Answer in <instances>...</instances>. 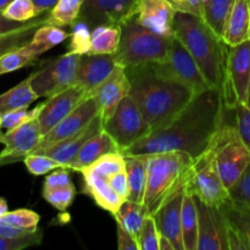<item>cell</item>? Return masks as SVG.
I'll return each mask as SVG.
<instances>
[{
	"label": "cell",
	"mask_w": 250,
	"mask_h": 250,
	"mask_svg": "<svg viewBox=\"0 0 250 250\" xmlns=\"http://www.w3.org/2000/svg\"><path fill=\"white\" fill-rule=\"evenodd\" d=\"M221 88L209 87L195 93L182 112L164 128L153 131L124 155H148L165 151H185L193 159L209 149L217 131L226 124L227 111Z\"/></svg>",
	"instance_id": "cell-1"
},
{
	"label": "cell",
	"mask_w": 250,
	"mask_h": 250,
	"mask_svg": "<svg viewBox=\"0 0 250 250\" xmlns=\"http://www.w3.org/2000/svg\"><path fill=\"white\" fill-rule=\"evenodd\" d=\"M126 72L129 95L153 131L168 126L195 95L192 88L156 75L150 63L127 67Z\"/></svg>",
	"instance_id": "cell-2"
},
{
	"label": "cell",
	"mask_w": 250,
	"mask_h": 250,
	"mask_svg": "<svg viewBox=\"0 0 250 250\" xmlns=\"http://www.w3.org/2000/svg\"><path fill=\"white\" fill-rule=\"evenodd\" d=\"M175 37L194 59L210 87H224L229 45L202 17L176 12Z\"/></svg>",
	"instance_id": "cell-3"
},
{
	"label": "cell",
	"mask_w": 250,
	"mask_h": 250,
	"mask_svg": "<svg viewBox=\"0 0 250 250\" xmlns=\"http://www.w3.org/2000/svg\"><path fill=\"white\" fill-rule=\"evenodd\" d=\"M146 156V195L143 204L154 215L164 204L186 188L194 159L185 151H165Z\"/></svg>",
	"instance_id": "cell-4"
},
{
	"label": "cell",
	"mask_w": 250,
	"mask_h": 250,
	"mask_svg": "<svg viewBox=\"0 0 250 250\" xmlns=\"http://www.w3.org/2000/svg\"><path fill=\"white\" fill-rule=\"evenodd\" d=\"M172 38L154 33L134 16L121 26V42L114 54L115 60L125 68L161 61L167 56Z\"/></svg>",
	"instance_id": "cell-5"
},
{
	"label": "cell",
	"mask_w": 250,
	"mask_h": 250,
	"mask_svg": "<svg viewBox=\"0 0 250 250\" xmlns=\"http://www.w3.org/2000/svg\"><path fill=\"white\" fill-rule=\"evenodd\" d=\"M209 149L215 167L227 189H231L250 164V150L239 137L234 125L226 124L217 131Z\"/></svg>",
	"instance_id": "cell-6"
},
{
	"label": "cell",
	"mask_w": 250,
	"mask_h": 250,
	"mask_svg": "<svg viewBox=\"0 0 250 250\" xmlns=\"http://www.w3.org/2000/svg\"><path fill=\"white\" fill-rule=\"evenodd\" d=\"M150 66L158 76L182 83L192 88L194 93H199L210 87L189 51L176 37L171 39L167 56L164 60L150 63Z\"/></svg>",
	"instance_id": "cell-7"
},
{
	"label": "cell",
	"mask_w": 250,
	"mask_h": 250,
	"mask_svg": "<svg viewBox=\"0 0 250 250\" xmlns=\"http://www.w3.org/2000/svg\"><path fill=\"white\" fill-rule=\"evenodd\" d=\"M103 125L105 131L116 142L121 153L153 132L129 94L120 102L111 117Z\"/></svg>",
	"instance_id": "cell-8"
},
{
	"label": "cell",
	"mask_w": 250,
	"mask_h": 250,
	"mask_svg": "<svg viewBox=\"0 0 250 250\" xmlns=\"http://www.w3.org/2000/svg\"><path fill=\"white\" fill-rule=\"evenodd\" d=\"M185 192L195 195L211 207L220 208L229 200V192L215 167L210 149L194 159Z\"/></svg>",
	"instance_id": "cell-9"
},
{
	"label": "cell",
	"mask_w": 250,
	"mask_h": 250,
	"mask_svg": "<svg viewBox=\"0 0 250 250\" xmlns=\"http://www.w3.org/2000/svg\"><path fill=\"white\" fill-rule=\"evenodd\" d=\"M222 94L229 110L238 103L250 105V39L229 46Z\"/></svg>",
	"instance_id": "cell-10"
},
{
	"label": "cell",
	"mask_w": 250,
	"mask_h": 250,
	"mask_svg": "<svg viewBox=\"0 0 250 250\" xmlns=\"http://www.w3.org/2000/svg\"><path fill=\"white\" fill-rule=\"evenodd\" d=\"M81 55L66 53L44 62L32 75V87L39 98H49L76 84Z\"/></svg>",
	"instance_id": "cell-11"
},
{
	"label": "cell",
	"mask_w": 250,
	"mask_h": 250,
	"mask_svg": "<svg viewBox=\"0 0 250 250\" xmlns=\"http://www.w3.org/2000/svg\"><path fill=\"white\" fill-rule=\"evenodd\" d=\"M141 0H84L78 19L90 28L99 24L122 26L134 17Z\"/></svg>",
	"instance_id": "cell-12"
},
{
	"label": "cell",
	"mask_w": 250,
	"mask_h": 250,
	"mask_svg": "<svg viewBox=\"0 0 250 250\" xmlns=\"http://www.w3.org/2000/svg\"><path fill=\"white\" fill-rule=\"evenodd\" d=\"M193 197L198 209L197 250H229L227 220L222 208L211 207L195 195Z\"/></svg>",
	"instance_id": "cell-13"
},
{
	"label": "cell",
	"mask_w": 250,
	"mask_h": 250,
	"mask_svg": "<svg viewBox=\"0 0 250 250\" xmlns=\"http://www.w3.org/2000/svg\"><path fill=\"white\" fill-rule=\"evenodd\" d=\"M42 138L43 134L37 119L0 134V143L5 146L0 151V166L23 161L41 143Z\"/></svg>",
	"instance_id": "cell-14"
},
{
	"label": "cell",
	"mask_w": 250,
	"mask_h": 250,
	"mask_svg": "<svg viewBox=\"0 0 250 250\" xmlns=\"http://www.w3.org/2000/svg\"><path fill=\"white\" fill-rule=\"evenodd\" d=\"M98 116H100V106L94 95H90V97L85 98L71 114L61 120L51 131L43 136L41 143L37 146L33 151L53 146V144L82 131Z\"/></svg>",
	"instance_id": "cell-15"
},
{
	"label": "cell",
	"mask_w": 250,
	"mask_h": 250,
	"mask_svg": "<svg viewBox=\"0 0 250 250\" xmlns=\"http://www.w3.org/2000/svg\"><path fill=\"white\" fill-rule=\"evenodd\" d=\"M88 97L90 95L87 90L78 84L72 85L53 97H49L48 100L43 103V109L37 119L42 134L45 136Z\"/></svg>",
	"instance_id": "cell-16"
},
{
	"label": "cell",
	"mask_w": 250,
	"mask_h": 250,
	"mask_svg": "<svg viewBox=\"0 0 250 250\" xmlns=\"http://www.w3.org/2000/svg\"><path fill=\"white\" fill-rule=\"evenodd\" d=\"M131 90V82L127 76L126 68L121 65H116L111 75L93 92L98 104L100 106V117L103 122L111 117L120 102Z\"/></svg>",
	"instance_id": "cell-17"
},
{
	"label": "cell",
	"mask_w": 250,
	"mask_h": 250,
	"mask_svg": "<svg viewBox=\"0 0 250 250\" xmlns=\"http://www.w3.org/2000/svg\"><path fill=\"white\" fill-rule=\"evenodd\" d=\"M176 10L168 0H141L137 11V21L159 36L175 37Z\"/></svg>",
	"instance_id": "cell-18"
},
{
	"label": "cell",
	"mask_w": 250,
	"mask_h": 250,
	"mask_svg": "<svg viewBox=\"0 0 250 250\" xmlns=\"http://www.w3.org/2000/svg\"><path fill=\"white\" fill-rule=\"evenodd\" d=\"M114 54H92L81 55L76 76V84L87 90L89 95L111 75L116 67Z\"/></svg>",
	"instance_id": "cell-19"
},
{
	"label": "cell",
	"mask_w": 250,
	"mask_h": 250,
	"mask_svg": "<svg viewBox=\"0 0 250 250\" xmlns=\"http://www.w3.org/2000/svg\"><path fill=\"white\" fill-rule=\"evenodd\" d=\"M104 128V125H103L102 117L98 116L85 127L82 131L77 132V133L72 134V136L67 137V138L62 139V141L58 142V143L53 144V146H49L46 148L39 149V150L33 151L31 154H43V155H48L50 158H53L54 160L58 161L61 166L63 167H67L70 165L71 161L75 159V156L77 155V153L80 151V149L82 148L83 144L93 137L94 134H97L98 132H100Z\"/></svg>",
	"instance_id": "cell-20"
},
{
	"label": "cell",
	"mask_w": 250,
	"mask_h": 250,
	"mask_svg": "<svg viewBox=\"0 0 250 250\" xmlns=\"http://www.w3.org/2000/svg\"><path fill=\"white\" fill-rule=\"evenodd\" d=\"M183 197L185 190L176 194L153 215L160 236L166 237L173 244L175 250H185L182 236Z\"/></svg>",
	"instance_id": "cell-21"
},
{
	"label": "cell",
	"mask_w": 250,
	"mask_h": 250,
	"mask_svg": "<svg viewBox=\"0 0 250 250\" xmlns=\"http://www.w3.org/2000/svg\"><path fill=\"white\" fill-rule=\"evenodd\" d=\"M221 208L227 220L229 250H250V208L234 203L231 198Z\"/></svg>",
	"instance_id": "cell-22"
},
{
	"label": "cell",
	"mask_w": 250,
	"mask_h": 250,
	"mask_svg": "<svg viewBox=\"0 0 250 250\" xmlns=\"http://www.w3.org/2000/svg\"><path fill=\"white\" fill-rule=\"evenodd\" d=\"M114 151H120L119 146H117L116 142L112 139V137L103 128L102 131L90 137L83 144V146L80 149L75 159L71 161L67 168H70L71 171L82 172L83 170L92 166L98 159L104 156L105 154L114 153Z\"/></svg>",
	"instance_id": "cell-23"
},
{
	"label": "cell",
	"mask_w": 250,
	"mask_h": 250,
	"mask_svg": "<svg viewBox=\"0 0 250 250\" xmlns=\"http://www.w3.org/2000/svg\"><path fill=\"white\" fill-rule=\"evenodd\" d=\"M82 175L83 193L89 195L98 207L106 210L112 215L116 214L125 200L112 189L106 178L88 170L82 171Z\"/></svg>",
	"instance_id": "cell-24"
},
{
	"label": "cell",
	"mask_w": 250,
	"mask_h": 250,
	"mask_svg": "<svg viewBox=\"0 0 250 250\" xmlns=\"http://www.w3.org/2000/svg\"><path fill=\"white\" fill-rule=\"evenodd\" d=\"M227 45L234 46L250 39V0H234L224 32Z\"/></svg>",
	"instance_id": "cell-25"
},
{
	"label": "cell",
	"mask_w": 250,
	"mask_h": 250,
	"mask_svg": "<svg viewBox=\"0 0 250 250\" xmlns=\"http://www.w3.org/2000/svg\"><path fill=\"white\" fill-rule=\"evenodd\" d=\"M126 173L128 180V199L134 203L143 204L146 195L148 170H146V155H125Z\"/></svg>",
	"instance_id": "cell-26"
},
{
	"label": "cell",
	"mask_w": 250,
	"mask_h": 250,
	"mask_svg": "<svg viewBox=\"0 0 250 250\" xmlns=\"http://www.w3.org/2000/svg\"><path fill=\"white\" fill-rule=\"evenodd\" d=\"M38 98L32 87V75H29L14 88L0 94V115L12 110L28 107Z\"/></svg>",
	"instance_id": "cell-27"
},
{
	"label": "cell",
	"mask_w": 250,
	"mask_h": 250,
	"mask_svg": "<svg viewBox=\"0 0 250 250\" xmlns=\"http://www.w3.org/2000/svg\"><path fill=\"white\" fill-rule=\"evenodd\" d=\"M149 212L144 204L131 202V200H125L114 216L116 219L117 225L126 229L127 232H129L138 241L142 227H143L144 221H146Z\"/></svg>",
	"instance_id": "cell-28"
},
{
	"label": "cell",
	"mask_w": 250,
	"mask_h": 250,
	"mask_svg": "<svg viewBox=\"0 0 250 250\" xmlns=\"http://www.w3.org/2000/svg\"><path fill=\"white\" fill-rule=\"evenodd\" d=\"M121 42V26L99 24L92 29V54H115Z\"/></svg>",
	"instance_id": "cell-29"
},
{
	"label": "cell",
	"mask_w": 250,
	"mask_h": 250,
	"mask_svg": "<svg viewBox=\"0 0 250 250\" xmlns=\"http://www.w3.org/2000/svg\"><path fill=\"white\" fill-rule=\"evenodd\" d=\"M182 236L185 250H197L198 209L194 197L186 192L182 202Z\"/></svg>",
	"instance_id": "cell-30"
},
{
	"label": "cell",
	"mask_w": 250,
	"mask_h": 250,
	"mask_svg": "<svg viewBox=\"0 0 250 250\" xmlns=\"http://www.w3.org/2000/svg\"><path fill=\"white\" fill-rule=\"evenodd\" d=\"M233 4L234 0H203V20L220 37H224Z\"/></svg>",
	"instance_id": "cell-31"
},
{
	"label": "cell",
	"mask_w": 250,
	"mask_h": 250,
	"mask_svg": "<svg viewBox=\"0 0 250 250\" xmlns=\"http://www.w3.org/2000/svg\"><path fill=\"white\" fill-rule=\"evenodd\" d=\"M48 15L49 12H45V14L31 20L29 23L26 27H23V28L11 32V33L4 34V36H0V56L2 54L7 53V51L12 50V49L20 48V46H23L26 44H28L31 42L32 37H33L34 32L39 27L46 23Z\"/></svg>",
	"instance_id": "cell-32"
},
{
	"label": "cell",
	"mask_w": 250,
	"mask_h": 250,
	"mask_svg": "<svg viewBox=\"0 0 250 250\" xmlns=\"http://www.w3.org/2000/svg\"><path fill=\"white\" fill-rule=\"evenodd\" d=\"M68 37H70V34L63 31L61 27L45 23L34 32L33 37L28 44L38 55H42L58 44L62 43Z\"/></svg>",
	"instance_id": "cell-33"
},
{
	"label": "cell",
	"mask_w": 250,
	"mask_h": 250,
	"mask_svg": "<svg viewBox=\"0 0 250 250\" xmlns=\"http://www.w3.org/2000/svg\"><path fill=\"white\" fill-rule=\"evenodd\" d=\"M38 56L29 44L2 54L0 56V76L32 65Z\"/></svg>",
	"instance_id": "cell-34"
},
{
	"label": "cell",
	"mask_w": 250,
	"mask_h": 250,
	"mask_svg": "<svg viewBox=\"0 0 250 250\" xmlns=\"http://www.w3.org/2000/svg\"><path fill=\"white\" fill-rule=\"evenodd\" d=\"M84 0H59L58 4L49 11L46 24L58 27H71L78 19Z\"/></svg>",
	"instance_id": "cell-35"
},
{
	"label": "cell",
	"mask_w": 250,
	"mask_h": 250,
	"mask_svg": "<svg viewBox=\"0 0 250 250\" xmlns=\"http://www.w3.org/2000/svg\"><path fill=\"white\" fill-rule=\"evenodd\" d=\"M87 22L77 19L71 26L70 43H68V53L84 55L90 51V39L92 31Z\"/></svg>",
	"instance_id": "cell-36"
},
{
	"label": "cell",
	"mask_w": 250,
	"mask_h": 250,
	"mask_svg": "<svg viewBox=\"0 0 250 250\" xmlns=\"http://www.w3.org/2000/svg\"><path fill=\"white\" fill-rule=\"evenodd\" d=\"M85 170L97 173V175L102 176L104 178H109L110 176L115 175V173H119L121 171L126 170L125 155L121 151H114V153L105 154L104 156L98 159L92 166H89Z\"/></svg>",
	"instance_id": "cell-37"
},
{
	"label": "cell",
	"mask_w": 250,
	"mask_h": 250,
	"mask_svg": "<svg viewBox=\"0 0 250 250\" xmlns=\"http://www.w3.org/2000/svg\"><path fill=\"white\" fill-rule=\"evenodd\" d=\"M42 109H43V103L32 110H28V107H23V109L12 110V111L1 114L0 115V125H1V128H5L9 131V129H14L16 127L21 126V125L26 124V122L33 121V120L38 119Z\"/></svg>",
	"instance_id": "cell-38"
},
{
	"label": "cell",
	"mask_w": 250,
	"mask_h": 250,
	"mask_svg": "<svg viewBox=\"0 0 250 250\" xmlns=\"http://www.w3.org/2000/svg\"><path fill=\"white\" fill-rule=\"evenodd\" d=\"M39 220H41V216L33 210L17 209L14 211H7L0 219V224L24 229H38Z\"/></svg>",
	"instance_id": "cell-39"
},
{
	"label": "cell",
	"mask_w": 250,
	"mask_h": 250,
	"mask_svg": "<svg viewBox=\"0 0 250 250\" xmlns=\"http://www.w3.org/2000/svg\"><path fill=\"white\" fill-rule=\"evenodd\" d=\"M2 14L7 19L19 22H28L43 15L39 12V10L37 9L32 0H14L2 11Z\"/></svg>",
	"instance_id": "cell-40"
},
{
	"label": "cell",
	"mask_w": 250,
	"mask_h": 250,
	"mask_svg": "<svg viewBox=\"0 0 250 250\" xmlns=\"http://www.w3.org/2000/svg\"><path fill=\"white\" fill-rule=\"evenodd\" d=\"M76 195V188L73 183L68 186L58 188H49V189H43V198L53 205L55 209L60 211H65L67 208L72 204Z\"/></svg>",
	"instance_id": "cell-41"
},
{
	"label": "cell",
	"mask_w": 250,
	"mask_h": 250,
	"mask_svg": "<svg viewBox=\"0 0 250 250\" xmlns=\"http://www.w3.org/2000/svg\"><path fill=\"white\" fill-rule=\"evenodd\" d=\"M23 163L29 173L34 176L46 175L55 168L61 167L58 161L54 160L50 156L43 155V154H29L26 156Z\"/></svg>",
	"instance_id": "cell-42"
},
{
	"label": "cell",
	"mask_w": 250,
	"mask_h": 250,
	"mask_svg": "<svg viewBox=\"0 0 250 250\" xmlns=\"http://www.w3.org/2000/svg\"><path fill=\"white\" fill-rule=\"evenodd\" d=\"M160 233L153 215H148L138 237L139 250H159Z\"/></svg>",
	"instance_id": "cell-43"
},
{
	"label": "cell",
	"mask_w": 250,
	"mask_h": 250,
	"mask_svg": "<svg viewBox=\"0 0 250 250\" xmlns=\"http://www.w3.org/2000/svg\"><path fill=\"white\" fill-rule=\"evenodd\" d=\"M233 111L234 117H236L234 126H236L237 132L250 150V105L238 103L233 107Z\"/></svg>",
	"instance_id": "cell-44"
},
{
	"label": "cell",
	"mask_w": 250,
	"mask_h": 250,
	"mask_svg": "<svg viewBox=\"0 0 250 250\" xmlns=\"http://www.w3.org/2000/svg\"><path fill=\"white\" fill-rule=\"evenodd\" d=\"M229 192V198L234 203L250 208V164Z\"/></svg>",
	"instance_id": "cell-45"
},
{
	"label": "cell",
	"mask_w": 250,
	"mask_h": 250,
	"mask_svg": "<svg viewBox=\"0 0 250 250\" xmlns=\"http://www.w3.org/2000/svg\"><path fill=\"white\" fill-rule=\"evenodd\" d=\"M43 238V231L37 229L34 233L20 239H7L0 236V250H21L39 246Z\"/></svg>",
	"instance_id": "cell-46"
},
{
	"label": "cell",
	"mask_w": 250,
	"mask_h": 250,
	"mask_svg": "<svg viewBox=\"0 0 250 250\" xmlns=\"http://www.w3.org/2000/svg\"><path fill=\"white\" fill-rule=\"evenodd\" d=\"M70 171H71L70 168L63 167V166L51 171V172L45 177L43 189L63 187V186L71 185L72 182H71Z\"/></svg>",
	"instance_id": "cell-47"
},
{
	"label": "cell",
	"mask_w": 250,
	"mask_h": 250,
	"mask_svg": "<svg viewBox=\"0 0 250 250\" xmlns=\"http://www.w3.org/2000/svg\"><path fill=\"white\" fill-rule=\"evenodd\" d=\"M176 12L195 15L203 19V0H168Z\"/></svg>",
	"instance_id": "cell-48"
},
{
	"label": "cell",
	"mask_w": 250,
	"mask_h": 250,
	"mask_svg": "<svg viewBox=\"0 0 250 250\" xmlns=\"http://www.w3.org/2000/svg\"><path fill=\"white\" fill-rule=\"evenodd\" d=\"M107 182L110 183V186L112 187V189L120 195L124 200L128 199L129 189H128V180H127V173L126 170L121 171L119 173H115V175L110 176L109 178H106Z\"/></svg>",
	"instance_id": "cell-49"
},
{
	"label": "cell",
	"mask_w": 250,
	"mask_h": 250,
	"mask_svg": "<svg viewBox=\"0 0 250 250\" xmlns=\"http://www.w3.org/2000/svg\"><path fill=\"white\" fill-rule=\"evenodd\" d=\"M117 248L119 250H139V244L137 238H134L129 232L117 225Z\"/></svg>",
	"instance_id": "cell-50"
},
{
	"label": "cell",
	"mask_w": 250,
	"mask_h": 250,
	"mask_svg": "<svg viewBox=\"0 0 250 250\" xmlns=\"http://www.w3.org/2000/svg\"><path fill=\"white\" fill-rule=\"evenodd\" d=\"M37 229H19V227L9 226V225L0 224V236L7 239H20L23 237L29 236V234L34 233Z\"/></svg>",
	"instance_id": "cell-51"
},
{
	"label": "cell",
	"mask_w": 250,
	"mask_h": 250,
	"mask_svg": "<svg viewBox=\"0 0 250 250\" xmlns=\"http://www.w3.org/2000/svg\"><path fill=\"white\" fill-rule=\"evenodd\" d=\"M28 22H19L14 21V20H10L5 16L2 12H0V36H4V34L11 33V32L19 31V29L26 27Z\"/></svg>",
	"instance_id": "cell-52"
},
{
	"label": "cell",
	"mask_w": 250,
	"mask_h": 250,
	"mask_svg": "<svg viewBox=\"0 0 250 250\" xmlns=\"http://www.w3.org/2000/svg\"><path fill=\"white\" fill-rule=\"evenodd\" d=\"M32 1L41 14H45V12L51 11L54 9L59 0H32Z\"/></svg>",
	"instance_id": "cell-53"
},
{
	"label": "cell",
	"mask_w": 250,
	"mask_h": 250,
	"mask_svg": "<svg viewBox=\"0 0 250 250\" xmlns=\"http://www.w3.org/2000/svg\"><path fill=\"white\" fill-rule=\"evenodd\" d=\"M159 250H175L173 244L168 241L166 237L160 236V242H159Z\"/></svg>",
	"instance_id": "cell-54"
},
{
	"label": "cell",
	"mask_w": 250,
	"mask_h": 250,
	"mask_svg": "<svg viewBox=\"0 0 250 250\" xmlns=\"http://www.w3.org/2000/svg\"><path fill=\"white\" fill-rule=\"evenodd\" d=\"M7 211H9V208H7L6 200H5L4 198L0 197V219H1Z\"/></svg>",
	"instance_id": "cell-55"
},
{
	"label": "cell",
	"mask_w": 250,
	"mask_h": 250,
	"mask_svg": "<svg viewBox=\"0 0 250 250\" xmlns=\"http://www.w3.org/2000/svg\"><path fill=\"white\" fill-rule=\"evenodd\" d=\"M11 1H14V0H0V12L4 11Z\"/></svg>",
	"instance_id": "cell-56"
},
{
	"label": "cell",
	"mask_w": 250,
	"mask_h": 250,
	"mask_svg": "<svg viewBox=\"0 0 250 250\" xmlns=\"http://www.w3.org/2000/svg\"><path fill=\"white\" fill-rule=\"evenodd\" d=\"M0 129H1V127H0ZM0 134H1V132H0Z\"/></svg>",
	"instance_id": "cell-57"
},
{
	"label": "cell",
	"mask_w": 250,
	"mask_h": 250,
	"mask_svg": "<svg viewBox=\"0 0 250 250\" xmlns=\"http://www.w3.org/2000/svg\"><path fill=\"white\" fill-rule=\"evenodd\" d=\"M0 127H1V125H0Z\"/></svg>",
	"instance_id": "cell-58"
}]
</instances>
